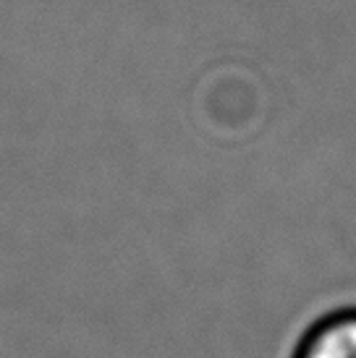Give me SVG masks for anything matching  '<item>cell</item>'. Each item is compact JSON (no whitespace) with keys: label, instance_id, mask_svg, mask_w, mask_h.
<instances>
[{"label":"cell","instance_id":"obj_1","mask_svg":"<svg viewBox=\"0 0 356 358\" xmlns=\"http://www.w3.org/2000/svg\"><path fill=\"white\" fill-rule=\"evenodd\" d=\"M291 358H356V306L317 317L296 340Z\"/></svg>","mask_w":356,"mask_h":358}]
</instances>
